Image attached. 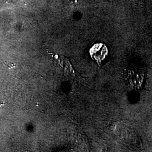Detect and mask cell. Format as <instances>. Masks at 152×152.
<instances>
[{
	"label": "cell",
	"instance_id": "cell-1",
	"mask_svg": "<svg viewBox=\"0 0 152 152\" xmlns=\"http://www.w3.org/2000/svg\"><path fill=\"white\" fill-rule=\"evenodd\" d=\"M90 54L95 59L103 60L107 54V49L103 44H96L91 49Z\"/></svg>",
	"mask_w": 152,
	"mask_h": 152
}]
</instances>
